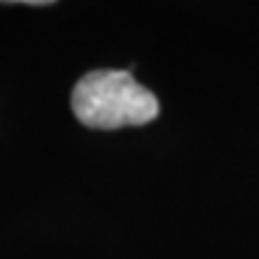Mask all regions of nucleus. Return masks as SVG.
<instances>
[{"mask_svg": "<svg viewBox=\"0 0 259 259\" xmlns=\"http://www.w3.org/2000/svg\"><path fill=\"white\" fill-rule=\"evenodd\" d=\"M158 111V99L142 87L130 70H94L72 89L74 118L92 130L147 125Z\"/></svg>", "mask_w": 259, "mask_h": 259, "instance_id": "f257e3e1", "label": "nucleus"}]
</instances>
